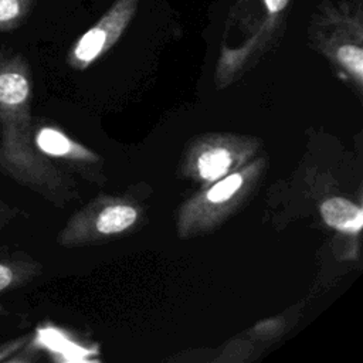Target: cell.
Segmentation results:
<instances>
[{
  "mask_svg": "<svg viewBox=\"0 0 363 363\" xmlns=\"http://www.w3.org/2000/svg\"><path fill=\"white\" fill-rule=\"evenodd\" d=\"M31 75L26 58L0 45V174L14 183L47 190L52 172L31 136Z\"/></svg>",
  "mask_w": 363,
  "mask_h": 363,
  "instance_id": "1",
  "label": "cell"
},
{
  "mask_svg": "<svg viewBox=\"0 0 363 363\" xmlns=\"http://www.w3.org/2000/svg\"><path fill=\"white\" fill-rule=\"evenodd\" d=\"M139 6V0H116L106 13L84 33L71 51V61L86 65L99 57L125 31Z\"/></svg>",
  "mask_w": 363,
  "mask_h": 363,
  "instance_id": "2",
  "label": "cell"
},
{
  "mask_svg": "<svg viewBox=\"0 0 363 363\" xmlns=\"http://www.w3.org/2000/svg\"><path fill=\"white\" fill-rule=\"evenodd\" d=\"M37 271L35 261L26 252L11 245H0V299L3 295L26 285Z\"/></svg>",
  "mask_w": 363,
  "mask_h": 363,
  "instance_id": "3",
  "label": "cell"
},
{
  "mask_svg": "<svg viewBox=\"0 0 363 363\" xmlns=\"http://www.w3.org/2000/svg\"><path fill=\"white\" fill-rule=\"evenodd\" d=\"M323 221L336 230L357 233L362 228L363 213L352 201L342 197H330L320 204Z\"/></svg>",
  "mask_w": 363,
  "mask_h": 363,
  "instance_id": "4",
  "label": "cell"
},
{
  "mask_svg": "<svg viewBox=\"0 0 363 363\" xmlns=\"http://www.w3.org/2000/svg\"><path fill=\"white\" fill-rule=\"evenodd\" d=\"M136 210L130 206L116 204L106 207L96 218V228L104 234L126 230L136 220Z\"/></svg>",
  "mask_w": 363,
  "mask_h": 363,
  "instance_id": "5",
  "label": "cell"
},
{
  "mask_svg": "<svg viewBox=\"0 0 363 363\" xmlns=\"http://www.w3.org/2000/svg\"><path fill=\"white\" fill-rule=\"evenodd\" d=\"M34 146L44 155L62 157L72 150V142L60 130L48 126L40 128L33 136Z\"/></svg>",
  "mask_w": 363,
  "mask_h": 363,
  "instance_id": "6",
  "label": "cell"
},
{
  "mask_svg": "<svg viewBox=\"0 0 363 363\" xmlns=\"http://www.w3.org/2000/svg\"><path fill=\"white\" fill-rule=\"evenodd\" d=\"M34 0H0V33L18 28L28 17Z\"/></svg>",
  "mask_w": 363,
  "mask_h": 363,
  "instance_id": "7",
  "label": "cell"
},
{
  "mask_svg": "<svg viewBox=\"0 0 363 363\" xmlns=\"http://www.w3.org/2000/svg\"><path fill=\"white\" fill-rule=\"evenodd\" d=\"M231 163V155L225 149H210L199 157V173L207 180L221 176Z\"/></svg>",
  "mask_w": 363,
  "mask_h": 363,
  "instance_id": "8",
  "label": "cell"
},
{
  "mask_svg": "<svg viewBox=\"0 0 363 363\" xmlns=\"http://www.w3.org/2000/svg\"><path fill=\"white\" fill-rule=\"evenodd\" d=\"M336 60L357 79L363 74V50L360 45L345 43L336 48Z\"/></svg>",
  "mask_w": 363,
  "mask_h": 363,
  "instance_id": "9",
  "label": "cell"
},
{
  "mask_svg": "<svg viewBox=\"0 0 363 363\" xmlns=\"http://www.w3.org/2000/svg\"><path fill=\"white\" fill-rule=\"evenodd\" d=\"M242 183V177L240 174H231L228 177H225L224 180L218 182L217 184H214L208 193H207V199L213 203H221L227 199H230L241 186Z\"/></svg>",
  "mask_w": 363,
  "mask_h": 363,
  "instance_id": "10",
  "label": "cell"
},
{
  "mask_svg": "<svg viewBox=\"0 0 363 363\" xmlns=\"http://www.w3.org/2000/svg\"><path fill=\"white\" fill-rule=\"evenodd\" d=\"M16 217H17V210L9 201H6L0 194V230L10 225Z\"/></svg>",
  "mask_w": 363,
  "mask_h": 363,
  "instance_id": "11",
  "label": "cell"
}]
</instances>
